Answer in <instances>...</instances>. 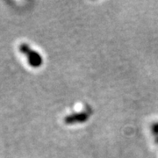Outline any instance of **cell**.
<instances>
[{
    "instance_id": "cell-1",
    "label": "cell",
    "mask_w": 158,
    "mask_h": 158,
    "mask_svg": "<svg viewBox=\"0 0 158 158\" xmlns=\"http://www.w3.org/2000/svg\"><path fill=\"white\" fill-rule=\"evenodd\" d=\"M19 50H20V52L22 54L27 56L30 66H32L34 68H38V67H40L41 65L42 58L40 56V55L38 54L37 52L33 50V49H31L28 45L21 44L20 47H19Z\"/></svg>"
}]
</instances>
